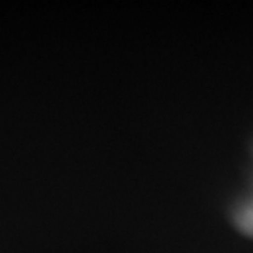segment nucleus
<instances>
[{
	"label": "nucleus",
	"instance_id": "nucleus-1",
	"mask_svg": "<svg viewBox=\"0 0 253 253\" xmlns=\"http://www.w3.org/2000/svg\"><path fill=\"white\" fill-rule=\"evenodd\" d=\"M238 224L245 232L253 235V205L249 208L243 209L242 212L239 213Z\"/></svg>",
	"mask_w": 253,
	"mask_h": 253
}]
</instances>
